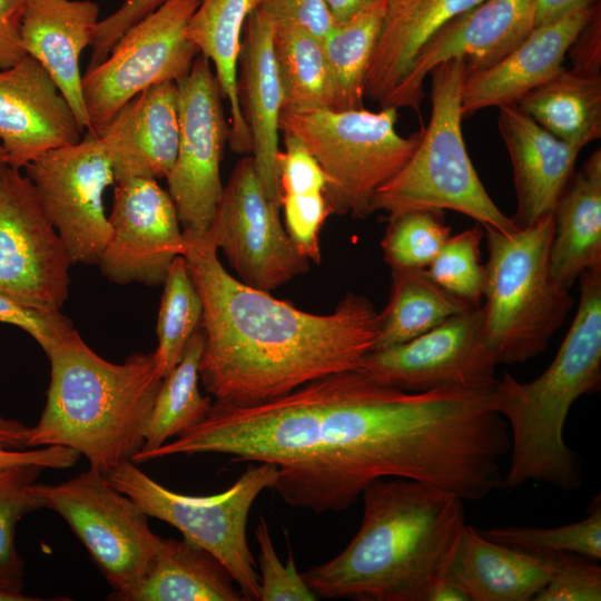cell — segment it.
Listing matches in <instances>:
<instances>
[{"label": "cell", "mask_w": 601, "mask_h": 601, "mask_svg": "<svg viewBox=\"0 0 601 601\" xmlns=\"http://www.w3.org/2000/svg\"><path fill=\"white\" fill-rule=\"evenodd\" d=\"M256 9L273 24L298 26L319 39L335 24L325 0H258Z\"/></svg>", "instance_id": "obj_43"}, {"label": "cell", "mask_w": 601, "mask_h": 601, "mask_svg": "<svg viewBox=\"0 0 601 601\" xmlns=\"http://www.w3.org/2000/svg\"><path fill=\"white\" fill-rule=\"evenodd\" d=\"M0 323L27 332L48 354L73 329L60 311L39 308L0 293Z\"/></svg>", "instance_id": "obj_42"}, {"label": "cell", "mask_w": 601, "mask_h": 601, "mask_svg": "<svg viewBox=\"0 0 601 601\" xmlns=\"http://www.w3.org/2000/svg\"><path fill=\"white\" fill-rule=\"evenodd\" d=\"M40 598L24 595L22 592L0 589V601H39Z\"/></svg>", "instance_id": "obj_52"}, {"label": "cell", "mask_w": 601, "mask_h": 601, "mask_svg": "<svg viewBox=\"0 0 601 601\" xmlns=\"http://www.w3.org/2000/svg\"><path fill=\"white\" fill-rule=\"evenodd\" d=\"M258 0H199L187 24L188 39L215 68L223 98L229 104L227 140L237 154H248L253 142L238 96L242 33Z\"/></svg>", "instance_id": "obj_27"}, {"label": "cell", "mask_w": 601, "mask_h": 601, "mask_svg": "<svg viewBox=\"0 0 601 601\" xmlns=\"http://www.w3.org/2000/svg\"><path fill=\"white\" fill-rule=\"evenodd\" d=\"M535 2L483 0L447 20L421 47L387 107L420 110L426 76L447 60L464 59L465 76L500 62L533 30Z\"/></svg>", "instance_id": "obj_17"}, {"label": "cell", "mask_w": 601, "mask_h": 601, "mask_svg": "<svg viewBox=\"0 0 601 601\" xmlns=\"http://www.w3.org/2000/svg\"><path fill=\"white\" fill-rule=\"evenodd\" d=\"M387 220L381 246L391 268H427L451 236L440 210L405 211Z\"/></svg>", "instance_id": "obj_38"}, {"label": "cell", "mask_w": 601, "mask_h": 601, "mask_svg": "<svg viewBox=\"0 0 601 601\" xmlns=\"http://www.w3.org/2000/svg\"><path fill=\"white\" fill-rule=\"evenodd\" d=\"M549 579L535 601H600L601 568L594 560L560 553L549 556Z\"/></svg>", "instance_id": "obj_41"}, {"label": "cell", "mask_w": 601, "mask_h": 601, "mask_svg": "<svg viewBox=\"0 0 601 601\" xmlns=\"http://www.w3.org/2000/svg\"><path fill=\"white\" fill-rule=\"evenodd\" d=\"M184 258L203 303L199 380L215 401L249 406L324 376L356 370L374 349L378 312L346 293L329 314H313L230 275L209 233L183 230Z\"/></svg>", "instance_id": "obj_1"}, {"label": "cell", "mask_w": 601, "mask_h": 601, "mask_svg": "<svg viewBox=\"0 0 601 601\" xmlns=\"http://www.w3.org/2000/svg\"><path fill=\"white\" fill-rule=\"evenodd\" d=\"M432 111L405 165L374 194L371 213L388 216L412 210H454L483 228L504 234L519 229L495 205L469 157L462 134L465 61L455 58L431 72Z\"/></svg>", "instance_id": "obj_6"}, {"label": "cell", "mask_w": 601, "mask_h": 601, "mask_svg": "<svg viewBox=\"0 0 601 601\" xmlns=\"http://www.w3.org/2000/svg\"><path fill=\"white\" fill-rule=\"evenodd\" d=\"M363 515L348 545L302 575L317 598L426 601L465 526L463 500L418 481L377 479L363 491Z\"/></svg>", "instance_id": "obj_2"}, {"label": "cell", "mask_w": 601, "mask_h": 601, "mask_svg": "<svg viewBox=\"0 0 601 601\" xmlns=\"http://www.w3.org/2000/svg\"><path fill=\"white\" fill-rule=\"evenodd\" d=\"M26 0H0V70L16 65L27 53L21 40Z\"/></svg>", "instance_id": "obj_45"}, {"label": "cell", "mask_w": 601, "mask_h": 601, "mask_svg": "<svg viewBox=\"0 0 601 601\" xmlns=\"http://www.w3.org/2000/svg\"><path fill=\"white\" fill-rule=\"evenodd\" d=\"M72 260L20 169L0 179V293L60 311L68 298Z\"/></svg>", "instance_id": "obj_14"}, {"label": "cell", "mask_w": 601, "mask_h": 601, "mask_svg": "<svg viewBox=\"0 0 601 601\" xmlns=\"http://www.w3.org/2000/svg\"><path fill=\"white\" fill-rule=\"evenodd\" d=\"M43 467L17 465L0 469V589L22 592L24 566L16 548L19 520L45 509L37 482Z\"/></svg>", "instance_id": "obj_36"}, {"label": "cell", "mask_w": 601, "mask_h": 601, "mask_svg": "<svg viewBox=\"0 0 601 601\" xmlns=\"http://www.w3.org/2000/svg\"><path fill=\"white\" fill-rule=\"evenodd\" d=\"M483 0H385V14L365 81V97L385 108L424 42L447 20Z\"/></svg>", "instance_id": "obj_25"}, {"label": "cell", "mask_w": 601, "mask_h": 601, "mask_svg": "<svg viewBox=\"0 0 601 601\" xmlns=\"http://www.w3.org/2000/svg\"><path fill=\"white\" fill-rule=\"evenodd\" d=\"M30 428L17 420L0 415V447L26 450L28 447Z\"/></svg>", "instance_id": "obj_49"}, {"label": "cell", "mask_w": 601, "mask_h": 601, "mask_svg": "<svg viewBox=\"0 0 601 601\" xmlns=\"http://www.w3.org/2000/svg\"><path fill=\"white\" fill-rule=\"evenodd\" d=\"M204 344L200 325L187 342L177 365L161 381L145 430L144 446L137 454L158 449L208 414L213 401L201 395L198 385Z\"/></svg>", "instance_id": "obj_33"}, {"label": "cell", "mask_w": 601, "mask_h": 601, "mask_svg": "<svg viewBox=\"0 0 601 601\" xmlns=\"http://www.w3.org/2000/svg\"><path fill=\"white\" fill-rule=\"evenodd\" d=\"M273 47L283 87V111L331 108L322 39L294 24H273Z\"/></svg>", "instance_id": "obj_34"}, {"label": "cell", "mask_w": 601, "mask_h": 601, "mask_svg": "<svg viewBox=\"0 0 601 601\" xmlns=\"http://www.w3.org/2000/svg\"><path fill=\"white\" fill-rule=\"evenodd\" d=\"M199 0H167L128 28L107 57L88 67L82 92L91 131L154 86L184 79L199 55L186 35Z\"/></svg>", "instance_id": "obj_10"}, {"label": "cell", "mask_w": 601, "mask_h": 601, "mask_svg": "<svg viewBox=\"0 0 601 601\" xmlns=\"http://www.w3.org/2000/svg\"><path fill=\"white\" fill-rule=\"evenodd\" d=\"M485 231L477 224L450 236L427 266L431 278L472 307L481 306L486 269L480 245Z\"/></svg>", "instance_id": "obj_39"}, {"label": "cell", "mask_w": 601, "mask_h": 601, "mask_svg": "<svg viewBox=\"0 0 601 601\" xmlns=\"http://www.w3.org/2000/svg\"><path fill=\"white\" fill-rule=\"evenodd\" d=\"M47 356V401L30 428L28 447H70L105 475L131 461L144 446L162 381L154 353H134L124 363H111L75 328Z\"/></svg>", "instance_id": "obj_3"}, {"label": "cell", "mask_w": 601, "mask_h": 601, "mask_svg": "<svg viewBox=\"0 0 601 601\" xmlns=\"http://www.w3.org/2000/svg\"><path fill=\"white\" fill-rule=\"evenodd\" d=\"M167 0H125L112 13L99 20L88 67L104 60L119 37L134 23L152 12Z\"/></svg>", "instance_id": "obj_44"}, {"label": "cell", "mask_w": 601, "mask_h": 601, "mask_svg": "<svg viewBox=\"0 0 601 601\" xmlns=\"http://www.w3.org/2000/svg\"><path fill=\"white\" fill-rule=\"evenodd\" d=\"M487 539L522 552L551 556L573 553L594 561L601 559V505L595 499L581 521L555 528L502 526L480 530Z\"/></svg>", "instance_id": "obj_37"}, {"label": "cell", "mask_w": 601, "mask_h": 601, "mask_svg": "<svg viewBox=\"0 0 601 601\" xmlns=\"http://www.w3.org/2000/svg\"><path fill=\"white\" fill-rule=\"evenodd\" d=\"M385 14V0L334 24L322 39L329 75L331 109L364 108L365 81Z\"/></svg>", "instance_id": "obj_32"}, {"label": "cell", "mask_w": 601, "mask_h": 601, "mask_svg": "<svg viewBox=\"0 0 601 601\" xmlns=\"http://www.w3.org/2000/svg\"><path fill=\"white\" fill-rule=\"evenodd\" d=\"M496 365L484 339L479 306L455 314L410 341L372 349L357 370L388 386L427 392L493 386Z\"/></svg>", "instance_id": "obj_15"}, {"label": "cell", "mask_w": 601, "mask_h": 601, "mask_svg": "<svg viewBox=\"0 0 601 601\" xmlns=\"http://www.w3.org/2000/svg\"><path fill=\"white\" fill-rule=\"evenodd\" d=\"M515 105L553 136L581 149L601 137V76L563 68Z\"/></svg>", "instance_id": "obj_30"}, {"label": "cell", "mask_w": 601, "mask_h": 601, "mask_svg": "<svg viewBox=\"0 0 601 601\" xmlns=\"http://www.w3.org/2000/svg\"><path fill=\"white\" fill-rule=\"evenodd\" d=\"M549 556H540L496 543L465 524L445 577L470 601H530L546 583Z\"/></svg>", "instance_id": "obj_24"}, {"label": "cell", "mask_w": 601, "mask_h": 601, "mask_svg": "<svg viewBox=\"0 0 601 601\" xmlns=\"http://www.w3.org/2000/svg\"><path fill=\"white\" fill-rule=\"evenodd\" d=\"M382 0H325L335 24L343 23Z\"/></svg>", "instance_id": "obj_50"}, {"label": "cell", "mask_w": 601, "mask_h": 601, "mask_svg": "<svg viewBox=\"0 0 601 601\" xmlns=\"http://www.w3.org/2000/svg\"><path fill=\"white\" fill-rule=\"evenodd\" d=\"M83 135L72 108L36 59L26 55L0 70V145L9 167L21 170Z\"/></svg>", "instance_id": "obj_18"}, {"label": "cell", "mask_w": 601, "mask_h": 601, "mask_svg": "<svg viewBox=\"0 0 601 601\" xmlns=\"http://www.w3.org/2000/svg\"><path fill=\"white\" fill-rule=\"evenodd\" d=\"M484 231V339L497 364L524 363L546 349L573 305L551 269L553 213L510 234Z\"/></svg>", "instance_id": "obj_5"}, {"label": "cell", "mask_w": 601, "mask_h": 601, "mask_svg": "<svg viewBox=\"0 0 601 601\" xmlns=\"http://www.w3.org/2000/svg\"><path fill=\"white\" fill-rule=\"evenodd\" d=\"M255 536L259 544L258 566L259 600L258 601H315L317 595L307 585L300 572L297 571L292 551L284 565L278 558L269 533L267 522L260 518Z\"/></svg>", "instance_id": "obj_40"}, {"label": "cell", "mask_w": 601, "mask_h": 601, "mask_svg": "<svg viewBox=\"0 0 601 601\" xmlns=\"http://www.w3.org/2000/svg\"><path fill=\"white\" fill-rule=\"evenodd\" d=\"M96 135L108 151L116 181L166 178L179 144L177 82L160 83L138 93Z\"/></svg>", "instance_id": "obj_20"}, {"label": "cell", "mask_w": 601, "mask_h": 601, "mask_svg": "<svg viewBox=\"0 0 601 601\" xmlns=\"http://www.w3.org/2000/svg\"><path fill=\"white\" fill-rule=\"evenodd\" d=\"M552 274L570 289L588 269L601 268V150L573 175L554 210Z\"/></svg>", "instance_id": "obj_26"}, {"label": "cell", "mask_w": 601, "mask_h": 601, "mask_svg": "<svg viewBox=\"0 0 601 601\" xmlns=\"http://www.w3.org/2000/svg\"><path fill=\"white\" fill-rule=\"evenodd\" d=\"M497 127L513 169L516 210L511 218L524 228L553 213L581 148L553 136L516 105L499 107Z\"/></svg>", "instance_id": "obj_21"}, {"label": "cell", "mask_w": 601, "mask_h": 601, "mask_svg": "<svg viewBox=\"0 0 601 601\" xmlns=\"http://www.w3.org/2000/svg\"><path fill=\"white\" fill-rule=\"evenodd\" d=\"M580 300L554 359L536 378L505 373L493 386V405L510 431V464L502 485L530 481L572 491L580 486L575 453L563 437L572 404L601 383V268L580 276Z\"/></svg>", "instance_id": "obj_4"}, {"label": "cell", "mask_w": 601, "mask_h": 601, "mask_svg": "<svg viewBox=\"0 0 601 601\" xmlns=\"http://www.w3.org/2000/svg\"><path fill=\"white\" fill-rule=\"evenodd\" d=\"M179 144L166 177L183 230L208 231L223 195L220 161L227 126L210 61L195 59L188 75L177 82Z\"/></svg>", "instance_id": "obj_13"}, {"label": "cell", "mask_w": 601, "mask_h": 601, "mask_svg": "<svg viewBox=\"0 0 601 601\" xmlns=\"http://www.w3.org/2000/svg\"><path fill=\"white\" fill-rule=\"evenodd\" d=\"M99 22L91 0H26L21 40L26 53L52 78L83 130L91 126L82 92L80 57Z\"/></svg>", "instance_id": "obj_22"}, {"label": "cell", "mask_w": 601, "mask_h": 601, "mask_svg": "<svg viewBox=\"0 0 601 601\" xmlns=\"http://www.w3.org/2000/svg\"><path fill=\"white\" fill-rule=\"evenodd\" d=\"M109 483L130 497L147 516L161 520L184 539L207 550L233 577L244 600H259V577L247 542V521L258 495L274 489L278 467L257 463L225 491L213 495L175 492L127 461L106 474Z\"/></svg>", "instance_id": "obj_8"}, {"label": "cell", "mask_w": 601, "mask_h": 601, "mask_svg": "<svg viewBox=\"0 0 601 601\" xmlns=\"http://www.w3.org/2000/svg\"><path fill=\"white\" fill-rule=\"evenodd\" d=\"M209 233L243 283L265 292L309 269L268 199L252 156L235 166L216 208Z\"/></svg>", "instance_id": "obj_12"}, {"label": "cell", "mask_w": 601, "mask_h": 601, "mask_svg": "<svg viewBox=\"0 0 601 601\" xmlns=\"http://www.w3.org/2000/svg\"><path fill=\"white\" fill-rule=\"evenodd\" d=\"M426 601H470V599L461 587L443 575L428 589Z\"/></svg>", "instance_id": "obj_51"}, {"label": "cell", "mask_w": 601, "mask_h": 601, "mask_svg": "<svg viewBox=\"0 0 601 601\" xmlns=\"http://www.w3.org/2000/svg\"><path fill=\"white\" fill-rule=\"evenodd\" d=\"M397 118L393 107L319 108L283 111L279 127L297 136L326 174L332 214L365 218L375 191L405 165L422 136L423 126L408 137L398 135Z\"/></svg>", "instance_id": "obj_7"}, {"label": "cell", "mask_w": 601, "mask_h": 601, "mask_svg": "<svg viewBox=\"0 0 601 601\" xmlns=\"http://www.w3.org/2000/svg\"><path fill=\"white\" fill-rule=\"evenodd\" d=\"M38 490L45 509L63 518L114 589L109 599L124 601L151 569L162 539L146 513L92 467Z\"/></svg>", "instance_id": "obj_9"}, {"label": "cell", "mask_w": 601, "mask_h": 601, "mask_svg": "<svg viewBox=\"0 0 601 601\" xmlns=\"http://www.w3.org/2000/svg\"><path fill=\"white\" fill-rule=\"evenodd\" d=\"M599 3L579 8L534 27L530 35L493 67L465 76L463 117L487 107L515 105L525 93L563 69L568 50Z\"/></svg>", "instance_id": "obj_19"}, {"label": "cell", "mask_w": 601, "mask_h": 601, "mask_svg": "<svg viewBox=\"0 0 601 601\" xmlns=\"http://www.w3.org/2000/svg\"><path fill=\"white\" fill-rule=\"evenodd\" d=\"M594 3L595 0H536L534 27L555 20L572 10Z\"/></svg>", "instance_id": "obj_48"}, {"label": "cell", "mask_w": 601, "mask_h": 601, "mask_svg": "<svg viewBox=\"0 0 601 601\" xmlns=\"http://www.w3.org/2000/svg\"><path fill=\"white\" fill-rule=\"evenodd\" d=\"M284 150L277 155L279 205L285 230L296 249L319 264L322 227L329 215L326 199L328 178L305 144L283 131Z\"/></svg>", "instance_id": "obj_29"}, {"label": "cell", "mask_w": 601, "mask_h": 601, "mask_svg": "<svg viewBox=\"0 0 601 601\" xmlns=\"http://www.w3.org/2000/svg\"><path fill=\"white\" fill-rule=\"evenodd\" d=\"M471 307L436 284L425 268H391L390 298L378 313L374 349L417 337Z\"/></svg>", "instance_id": "obj_31"}, {"label": "cell", "mask_w": 601, "mask_h": 601, "mask_svg": "<svg viewBox=\"0 0 601 601\" xmlns=\"http://www.w3.org/2000/svg\"><path fill=\"white\" fill-rule=\"evenodd\" d=\"M224 564L183 539H161L151 569L124 601H242Z\"/></svg>", "instance_id": "obj_28"}, {"label": "cell", "mask_w": 601, "mask_h": 601, "mask_svg": "<svg viewBox=\"0 0 601 601\" xmlns=\"http://www.w3.org/2000/svg\"><path fill=\"white\" fill-rule=\"evenodd\" d=\"M80 454L66 446L49 445L36 450H10L0 447V469L17 465H39L43 469H66L73 466Z\"/></svg>", "instance_id": "obj_47"}, {"label": "cell", "mask_w": 601, "mask_h": 601, "mask_svg": "<svg viewBox=\"0 0 601 601\" xmlns=\"http://www.w3.org/2000/svg\"><path fill=\"white\" fill-rule=\"evenodd\" d=\"M566 55L571 58L573 70L588 76H601L600 8L575 37Z\"/></svg>", "instance_id": "obj_46"}, {"label": "cell", "mask_w": 601, "mask_h": 601, "mask_svg": "<svg viewBox=\"0 0 601 601\" xmlns=\"http://www.w3.org/2000/svg\"><path fill=\"white\" fill-rule=\"evenodd\" d=\"M111 234L97 265L110 282L162 284L186 239L175 204L157 179L135 177L115 183Z\"/></svg>", "instance_id": "obj_16"}, {"label": "cell", "mask_w": 601, "mask_h": 601, "mask_svg": "<svg viewBox=\"0 0 601 601\" xmlns=\"http://www.w3.org/2000/svg\"><path fill=\"white\" fill-rule=\"evenodd\" d=\"M23 169L72 263L97 265L111 234L104 196L116 183L101 139L86 132Z\"/></svg>", "instance_id": "obj_11"}, {"label": "cell", "mask_w": 601, "mask_h": 601, "mask_svg": "<svg viewBox=\"0 0 601 601\" xmlns=\"http://www.w3.org/2000/svg\"><path fill=\"white\" fill-rule=\"evenodd\" d=\"M238 96L253 142V160L270 203L280 209L277 155L284 106L273 47V23L254 9L245 23L239 56Z\"/></svg>", "instance_id": "obj_23"}, {"label": "cell", "mask_w": 601, "mask_h": 601, "mask_svg": "<svg viewBox=\"0 0 601 601\" xmlns=\"http://www.w3.org/2000/svg\"><path fill=\"white\" fill-rule=\"evenodd\" d=\"M8 164H7V160H6V155H4V151L0 145V179L2 177V175L4 174L6 169L8 168Z\"/></svg>", "instance_id": "obj_53"}, {"label": "cell", "mask_w": 601, "mask_h": 601, "mask_svg": "<svg viewBox=\"0 0 601 601\" xmlns=\"http://www.w3.org/2000/svg\"><path fill=\"white\" fill-rule=\"evenodd\" d=\"M158 321V345L154 352L161 378L179 362L191 335L200 327L203 303L184 256H177L164 280Z\"/></svg>", "instance_id": "obj_35"}]
</instances>
